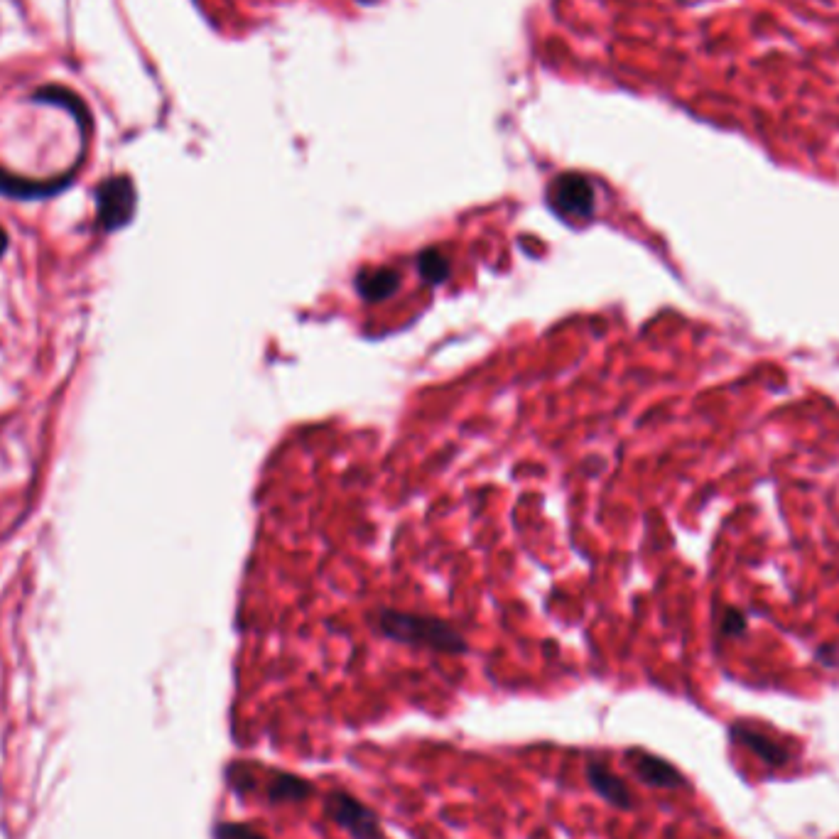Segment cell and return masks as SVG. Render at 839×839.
Segmentation results:
<instances>
[{
    "label": "cell",
    "instance_id": "5b68a950",
    "mask_svg": "<svg viewBox=\"0 0 839 839\" xmlns=\"http://www.w3.org/2000/svg\"><path fill=\"white\" fill-rule=\"evenodd\" d=\"M99 199V224L106 231H116L131 221L135 211V189L128 177L106 180L96 192Z\"/></svg>",
    "mask_w": 839,
    "mask_h": 839
},
{
    "label": "cell",
    "instance_id": "3957f363",
    "mask_svg": "<svg viewBox=\"0 0 839 839\" xmlns=\"http://www.w3.org/2000/svg\"><path fill=\"white\" fill-rule=\"evenodd\" d=\"M548 204L565 219H589L594 214V187L579 172L557 175L548 187Z\"/></svg>",
    "mask_w": 839,
    "mask_h": 839
},
{
    "label": "cell",
    "instance_id": "6da1fadb",
    "mask_svg": "<svg viewBox=\"0 0 839 839\" xmlns=\"http://www.w3.org/2000/svg\"><path fill=\"white\" fill-rule=\"evenodd\" d=\"M378 629L391 641L408 643V646L430 648V651L452 653V656L467 651V643L452 626L440 619H430V616L381 611L378 614Z\"/></svg>",
    "mask_w": 839,
    "mask_h": 839
},
{
    "label": "cell",
    "instance_id": "7c38bea8",
    "mask_svg": "<svg viewBox=\"0 0 839 839\" xmlns=\"http://www.w3.org/2000/svg\"><path fill=\"white\" fill-rule=\"evenodd\" d=\"M722 631L727 633V636H739V633L746 631V619L739 614V611H729L727 619H724V624H722Z\"/></svg>",
    "mask_w": 839,
    "mask_h": 839
},
{
    "label": "cell",
    "instance_id": "7a4b0ae2",
    "mask_svg": "<svg viewBox=\"0 0 839 839\" xmlns=\"http://www.w3.org/2000/svg\"><path fill=\"white\" fill-rule=\"evenodd\" d=\"M324 817L351 839H383L381 815L344 788H334L322 800Z\"/></svg>",
    "mask_w": 839,
    "mask_h": 839
},
{
    "label": "cell",
    "instance_id": "277c9868",
    "mask_svg": "<svg viewBox=\"0 0 839 839\" xmlns=\"http://www.w3.org/2000/svg\"><path fill=\"white\" fill-rule=\"evenodd\" d=\"M624 759L643 786L663 788V790L687 788L685 773H682L678 766H673L668 759H663V756L651 754V751L633 746V749H626Z\"/></svg>",
    "mask_w": 839,
    "mask_h": 839
},
{
    "label": "cell",
    "instance_id": "52a82bcc",
    "mask_svg": "<svg viewBox=\"0 0 839 839\" xmlns=\"http://www.w3.org/2000/svg\"><path fill=\"white\" fill-rule=\"evenodd\" d=\"M584 778L592 793H597L606 805L616 810H633V793L621 776H616L602 761H589L584 768Z\"/></svg>",
    "mask_w": 839,
    "mask_h": 839
},
{
    "label": "cell",
    "instance_id": "30bf717a",
    "mask_svg": "<svg viewBox=\"0 0 839 839\" xmlns=\"http://www.w3.org/2000/svg\"><path fill=\"white\" fill-rule=\"evenodd\" d=\"M214 839H270L251 822H216Z\"/></svg>",
    "mask_w": 839,
    "mask_h": 839
},
{
    "label": "cell",
    "instance_id": "5bb4252c",
    "mask_svg": "<svg viewBox=\"0 0 839 839\" xmlns=\"http://www.w3.org/2000/svg\"><path fill=\"white\" fill-rule=\"evenodd\" d=\"M359 3H364V5H376L378 0H359Z\"/></svg>",
    "mask_w": 839,
    "mask_h": 839
},
{
    "label": "cell",
    "instance_id": "ba28073f",
    "mask_svg": "<svg viewBox=\"0 0 839 839\" xmlns=\"http://www.w3.org/2000/svg\"><path fill=\"white\" fill-rule=\"evenodd\" d=\"M315 793V783L297 776V773L292 771H270V778L263 786L265 803L273 805V808H278V805L307 803Z\"/></svg>",
    "mask_w": 839,
    "mask_h": 839
},
{
    "label": "cell",
    "instance_id": "8992f818",
    "mask_svg": "<svg viewBox=\"0 0 839 839\" xmlns=\"http://www.w3.org/2000/svg\"><path fill=\"white\" fill-rule=\"evenodd\" d=\"M729 739L736 746H744L749 749L756 759L766 763L768 768H786L790 763V751L783 744H778L776 739H771L761 729L751 727L746 722H734L729 727Z\"/></svg>",
    "mask_w": 839,
    "mask_h": 839
},
{
    "label": "cell",
    "instance_id": "8fae6325",
    "mask_svg": "<svg viewBox=\"0 0 839 839\" xmlns=\"http://www.w3.org/2000/svg\"><path fill=\"white\" fill-rule=\"evenodd\" d=\"M420 273L427 283H445L449 278V263L437 251H425L420 256Z\"/></svg>",
    "mask_w": 839,
    "mask_h": 839
},
{
    "label": "cell",
    "instance_id": "9c48e42d",
    "mask_svg": "<svg viewBox=\"0 0 839 839\" xmlns=\"http://www.w3.org/2000/svg\"><path fill=\"white\" fill-rule=\"evenodd\" d=\"M398 283V273L391 268H371L356 275V290H359V295L368 302H378L391 297L393 292L398 290Z\"/></svg>",
    "mask_w": 839,
    "mask_h": 839
},
{
    "label": "cell",
    "instance_id": "4fadbf2b",
    "mask_svg": "<svg viewBox=\"0 0 839 839\" xmlns=\"http://www.w3.org/2000/svg\"><path fill=\"white\" fill-rule=\"evenodd\" d=\"M5 248H8V234H5V231L0 229V258H3Z\"/></svg>",
    "mask_w": 839,
    "mask_h": 839
}]
</instances>
